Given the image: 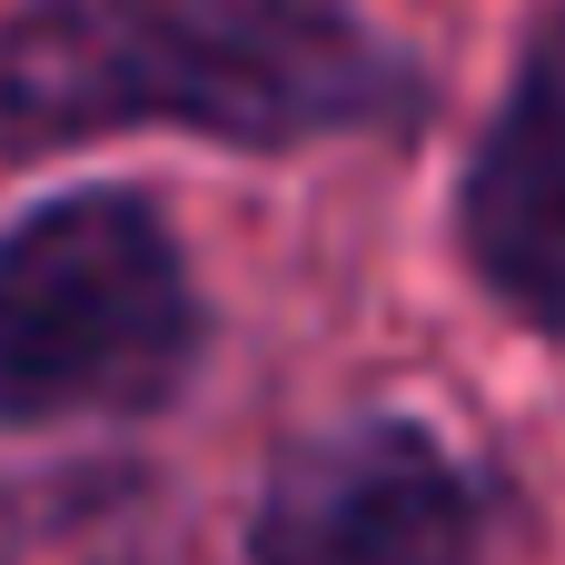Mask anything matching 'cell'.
Returning a JSON list of instances; mask_svg holds the SVG:
<instances>
[{"mask_svg":"<svg viewBox=\"0 0 565 565\" xmlns=\"http://www.w3.org/2000/svg\"><path fill=\"white\" fill-rule=\"evenodd\" d=\"M417 70L338 0H30L0 20V159L199 129L308 149L417 119Z\"/></svg>","mask_w":565,"mask_h":565,"instance_id":"cell-1","label":"cell"},{"mask_svg":"<svg viewBox=\"0 0 565 565\" xmlns=\"http://www.w3.org/2000/svg\"><path fill=\"white\" fill-rule=\"evenodd\" d=\"M199 367V288L139 189H70L0 228V427L149 417Z\"/></svg>","mask_w":565,"mask_h":565,"instance_id":"cell-2","label":"cell"},{"mask_svg":"<svg viewBox=\"0 0 565 565\" xmlns=\"http://www.w3.org/2000/svg\"><path fill=\"white\" fill-rule=\"evenodd\" d=\"M258 565H477V487L417 417L298 437L248 516Z\"/></svg>","mask_w":565,"mask_h":565,"instance_id":"cell-3","label":"cell"},{"mask_svg":"<svg viewBox=\"0 0 565 565\" xmlns=\"http://www.w3.org/2000/svg\"><path fill=\"white\" fill-rule=\"evenodd\" d=\"M467 268L497 308L565 338V10L526 40L497 129L467 159Z\"/></svg>","mask_w":565,"mask_h":565,"instance_id":"cell-4","label":"cell"}]
</instances>
